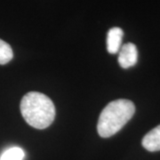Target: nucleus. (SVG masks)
<instances>
[{
	"label": "nucleus",
	"mask_w": 160,
	"mask_h": 160,
	"mask_svg": "<svg viewBox=\"0 0 160 160\" xmlns=\"http://www.w3.org/2000/svg\"><path fill=\"white\" fill-rule=\"evenodd\" d=\"M20 109L25 121L34 128L45 129L55 118V107L52 100L38 92H29L21 101Z\"/></svg>",
	"instance_id": "nucleus-1"
},
{
	"label": "nucleus",
	"mask_w": 160,
	"mask_h": 160,
	"mask_svg": "<svg viewBox=\"0 0 160 160\" xmlns=\"http://www.w3.org/2000/svg\"><path fill=\"white\" fill-rule=\"evenodd\" d=\"M135 112L132 102L126 99L115 100L109 102L99 117L97 131L102 138L113 136L131 119Z\"/></svg>",
	"instance_id": "nucleus-2"
},
{
	"label": "nucleus",
	"mask_w": 160,
	"mask_h": 160,
	"mask_svg": "<svg viewBox=\"0 0 160 160\" xmlns=\"http://www.w3.org/2000/svg\"><path fill=\"white\" fill-rule=\"evenodd\" d=\"M138 61V50L132 43H126L121 46L118 54V63L123 69L134 66Z\"/></svg>",
	"instance_id": "nucleus-3"
},
{
	"label": "nucleus",
	"mask_w": 160,
	"mask_h": 160,
	"mask_svg": "<svg viewBox=\"0 0 160 160\" xmlns=\"http://www.w3.org/2000/svg\"><path fill=\"white\" fill-rule=\"evenodd\" d=\"M124 36L123 29L118 27L111 28L107 35V49L111 54L118 52L122 45V39Z\"/></svg>",
	"instance_id": "nucleus-4"
},
{
	"label": "nucleus",
	"mask_w": 160,
	"mask_h": 160,
	"mask_svg": "<svg viewBox=\"0 0 160 160\" xmlns=\"http://www.w3.org/2000/svg\"><path fill=\"white\" fill-rule=\"evenodd\" d=\"M143 148L150 152L160 150V125L153 128L143 137Z\"/></svg>",
	"instance_id": "nucleus-5"
},
{
	"label": "nucleus",
	"mask_w": 160,
	"mask_h": 160,
	"mask_svg": "<svg viewBox=\"0 0 160 160\" xmlns=\"http://www.w3.org/2000/svg\"><path fill=\"white\" fill-rule=\"evenodd\" d=\"M24 150L19 147H12L6 149V151L1 155L0 160H23L24 158Z\"/></svg>",
	"instance_id": "nucleus-6"
},
{
	"label": "nucleus",
	"mask_w": 160,
	"mask_h": 160,
	"mask_svg": "<svg viewBox=\"0 0 160 160\" xmlns=\"http://www.w3.org/2000/svg\"><path fill=\"white\" fill-rule=\"evenodd\" d=\"M13 57L12 49L9 44L0 39V65L8 63Z\"/></svg>",
	"instance_id": "nucleus-7"
}]
</instances>
